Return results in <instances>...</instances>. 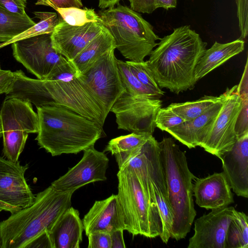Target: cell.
Listing matches in <instances>:
<instances>
[{
  "instance_id": "obj_1",
  "label": "cell",
  "mask_w": 248,
  "mask_h": 248,
  "mask_svg": "<svg viewBox=\"0 0 248 248\" xmlns=\"http://www.w3.org/2000/svg\"><path fill=\"white\" fill-rule=\"evenodd\" d=\"M147 61L159 88L178 94L194 88V70L206 49L207 43L185 25L160 39Z\"/></svg>"
},
{
  "instance_id": "obj_2",
  "label": "cell",
  "mask_w": 248,
  "mask_h": 248,
  "mask_svg": "<svg viewBox=\"0 0 248 248\" xmlns=\"http://www.w3.org/2000/svg\"><path fill=\"white\" fill-rule=\"evenodd\" d=\"M39 130L35 140L52 156L78 153L94 146L103 136V128L63 107L37 108Z\"/></svg>"
},
{
  "instance_id": "obj_3",
  "label": "cell",
  "mask_w": 248,
  "mask_h": 248,
  "mask_svg": "<svg viewBox=\"0 0 248 248\" xmlns=\"http://www.w3.org/2000/svg\"><path fill=\"white\" fill-rule=\"evenodd\" d=\"M73 193L58 190L50 185L38 193L31 205L0 222L1 248H25L34 238L49 232L71 206Z\"/></svg>"
},
{
  "instance_id": "obj_4",
  "label": "cell",
  "mask_w": 248,
  "mask_h": 248,
  "mask_svg": "<svg viewBox=\"0 0 248 248\" xmlns=\"http://www.w3.org/2000/svg\"><path fill=\"white\" fill-rule=\"evenodd\" d=\"M169 202L173 214L170 238L183 239L190 232L196 215L192 181L196 178L188 168L185 153L170 137L158 142Z\"/></svg>"
},
{
  "instance_id": "obj_5",
  "label": "cell",
  "mask_w": 248,
  "mask_h": 248,
  "mask_svg": "<svg viewBox=\"0 0 248 248\" xmlns=\"http://www.w3.org/2000/svg\"><path fill=\"white\" fill-rule=\"evenodd\" d=\"M119 170H126L134 173L148 199L157 205L162 225L159 237L163 243L167 244L170 238L173 214L169 202L158 142L151 136Z\"/></svg>"
},
{
  "instance_id": "obj_6",
  "label": "cell",
  "mask_w": 248,
  "mask_h": 248,
  "mask_svg": "<svg viewBox=\"0 0 248 248\" xmlns=\"http://www.w3.org/2000/svg\"><path fill=\"white\" fill-rule=\"evenodd\" d=\"M98 15L113 37L116 48L129 61H144L160 39L148 21L127 6L118 3L116 7L99 11Z\"/></svg>"
},
{
  "instance_id": "obj_7",
  "label": "cell",
  "mask_w": 248,
  "mask_h": 248,
  "mask_svg": "<svg viewBox=\"0 0 248 248\" xmlns=\"http://www.w3.org/2000/svg\"><path fill=\"white\" fill-rule=\"evenodd\" d=\"M117 175V195L124 230L134 236L141 235L150 238L159 236L162 225L157 205L148 199L134 173L119 170Z\"/></svg>"
},
{
  "instance_id": "obj_8",
  "label": "cell",
  "mask_w": 248,
  "mask_h": 248,
  "mask_svg": "<svg viewBox=\"0 0 248 248\" xmlns=\"http://www.w3.org/2000/svg\"><path fill=\"white\" fill-rule=\"evenodd\" d=\"M49 92V105L60 106L94 122L103 128L102 110L88 85L69 61L44 79Z\"/></svg>"
},
{
  "instance_id": "obj_9",
  "label": "cell",
  "mask_w": 248,
  "mask_h": 248,
  "mask_svg": "<svg viewBox=\"0 0 248 248\" xmlns=\"http://www.w3.org/2000/svg\"><path fill=\"white\" fill-rule=\"evenodd\" d=\"M3 153L7 159L18 161L29 133H38L39 120L31 103L17 98H5L0 110Z\"/></svg>"
},
{
  "instance_id": "obj_10",
  "label": "cell",
  "mask_w": 248,
  "mask_h": 248,
  "mask_svg": "<svg viewBox=\"0 0 248 248\" xmlns=\"http://www.w3.org/2000/svg\"><path fill=\"white\" fill-rule=\"evenodd\" d=\"M162 102L157 97L132 95L124 91L110 111L115 115L118 129L153 135L156 127V116Z\"/></svg>"
},
{
  "instance_id": "obj_11",
  "label": "cell",
  "mask_w": 248,
  "mask_h": 248,
  "mask_svg": "<svg viewBox=\"0 0 248 248\" xmlns=\"http://www.w3.org/2000/svg\"><path fill=\"white\" fill-rule=\"evenodd\" d=\"M51 34H40L11 44L15 59L38 79H47L57 68L68 62L53 48Z\"/></svg>"
},
{
  "instance_id": "obj_12",
  "label": "cell",
  "mask_w": 248,
  "mask_h": 248,
  "mask_svg": "<svg viewBox=\"0 0 248 248\" xmlns=\"http://www.w3.org/2000/svg\"><path fill=\"white\" fill-rule=\"evenodd\" d=\"M112 48L102 55L84 73L80 75L101 106L106 120L116 100L124 91Z\"/></svg>"
},
{
  "instance_id": "obj_13",
  "label": "cell",
  "mask_w": 248,
  "mask_h": 248,
  "mask_svg": "<svg viewBox=\"0 0 248 248\" xmlns=\"http://www.w3.org/2000/svg\"><path fill=\"white\" fill-rule=\"evenodd\" d=\"M237 85L228 88L223 94L221 108L200 147L207 152L219 157L230 151L237 140L235 126L241 108L242 100Z\"/></svg>"
},
{
  "instance_id": "obj_14",
  "label": "cell",
  "mask_w": 248,
  "mask_h": 248,
  "mask_svg": "<svg viewBox=\"0 0 248 248\" xmlns=\"http://www.w3.org/2000/svg\"><path fill=\"white\" fill-rule=\"evenodd\" d=\"M28 167L0 157V211L13 214L33 203L35 196L24 176Z\"/></svg>"
},
{
  "instance_id": "obj_15",
  "label": "cell",
  "mask_w": 248,
  "mask_h": 248,
  "mask_svg": "<svg viewBox=\"0 0 248 248\" xmlns=\"http://www.w3.org/2000/svg\"><path fill=\"white\" fill-rule=\"evenodd\" d=\"M83 151V155L77 164L52 182L51 185L55 188L74 192L88 184L107 180L109 159L104 152L97 151L94 146Z\"/></svg>"
},
{
  "instance_id": "obj_16",
  "label": "cell",
  "mask_w": 248,
  "mask_h": 248,
  "mask_svg": "<svg viewBox=\"0 0 248 248\" xmlns=\"http://www.w3.org/2000/svg\"><path fill=\"white\" fill-rule=\"evenodd\" d=\"M235 211L233 207L228 206L211 210L197 218L187 248H225L227 231Z\"/></svg>"
},
{
  "instance_id": "obj_17",
  "label": "cell",
  "mask_w": 248,
  "mask_h": 248,
  "mask_svg": "<svg viewBox=\"0 0 248 248\" xmlns=\"http://www.w3.org/2000/svg\"><path fill=\"white\" fill-rule=\"evenodd\" d=\"M59 22L51 34L55 50L72 61L94 38L104 30L101 22H93L82 26H72L60 16Z\"/></svg>"
},
{
  "instance_id": "obj_18",
  "label": "cell",
  "mask_w": 248,
  "mask_h": 248,
  "mask_svg": "<svg viewBox=\"0 0 248 248\" xmlns=\"http://www.w3.org/2000/svg\"><path fill=\"white\" fill-rule=\"evenodd\" d=\"M218 158L223 172L233 191L248 197V132L237 139L232 149Z\"/></svg>"
},
{
  "instance_id": "obj_19",
  "label": "cell",
  "mask_w": 248,
  "mask_h": 248,
  "mask_svg": "<svg viewBox=\"0 0 248 248\" xmlns=\"http://www.w3.org/2000/svg\"><path fill=\"white\" fill-rule=\"evenodd\" d=\"M194 180L193 196L199 206L214 210L234 202L232 189L223 171L202 178H196Z\"/></svg>"
},
{
  "instance_id": "obj_20",
  "label": "cell",
  "mask_w": 248,
  "mask_h": 248,
  "mask_svg": "<svg viewBox=\"0 0 248 248\" xmlns=\"http://www.w3.org/2000/svg\"><path fill=\"white\" fill-rule=\"evenodd\" d=\"M82 221L87 236L96 232L110 233L118 229L124 230L117 195L112 194L104 200L96 201Z\"/></svg>"
},
{
  "instance_id": "obj_21",
  "label": "cell",
  "mask_w": 248,
  "mask_h": 248,
  "mask_svg": "<svg viewBox=\"0 0 248 248\" xmlns=\"http://www.w3.org/2000/svg\"><path fill=\"white\" fill-rule=\"evenodd\" d=\"M222 94V100L203 114L171 128L166 132L189 149L200 146L221 108L223 99Z\"/></svg>"
},
{
  "instance_id": "obj_22",
  "label": "cell",
  "mask_w": 248,
  "mask_h": 248,
  "mask_svg": "<svg viewBox=\"0 0 248 248\" xmlns=\"http://www.w3.org/2000/svg\"><path fill=\"white\" fill-rule=\"evenodd\" d=\"M84 230L79 211L71 206L48 232L53 248H79Z\"/></svg>"
},
{
  "instance_id": "obj_23",
  "label": "cell",
  "mask_w": 248,
  "mask_h": 248,
  "mask_svg": "<svg viewBox=\"0 0 248 248\" xmlns=\"http://www.w3.org/2000/svg\"><path fill=\"white\" fill-rule=\"evenodd\" d=\"M245 42L241 39L221 44L215 42L206 49L199 60L194 70V78L197 81L212 70L240 53L244 49Z\"/></svg>"
},
{
  "instance_id": "obj_24",
  "label": "cell",
  "mask_w": 248,
  "mask_h": 248,
  "mask_svg": "<svg viewBox=\"0 0 248 248\" xmlns=\"http://www.w3.org/2000/svg\"><path fill=\"white\" fill-rule=\"evenodd\" d=\"M115 48L114 39L105 27L97 36L91 40L70 63L80 74L84 73L102 55Z\"/></svg>"
},
{
  "instance_id": "obj_25",
  "label": "cell",
  "mask_w": 248,
  "mask_h": 248,
  "mask_svg": "<svg viewBox=\"0 0 248 248\" xmlns=\"http://www.w3.org/2000/svg\"><path fill=\"white\" fill-rule=\"evenodd\" d=\"M152 135L131 133L111 139L104 152H109L114 155L119 170L130 156L139 149Z\"/></svg>"
},
{
  "instance_id": "obj_26",
  "label": "cell",
  "mask_w": 248,
  "mask_h": 248,
  "mask_svg": "<svg viewBox=\"0 0 248 248\" xmlns=\"http://www.w3.org/2000/svg\"><path fill=\"white\" fill-rule=\"evenodd\" d=\"M35 23L27 14H16L0 7V43L9 41Z\"/></svg>"
},
{
  "instance_id": "obj_27",
  "label": "cell",
  "mask_w": 248,
  "mask_h": 248,
  "mask_svg": "<svg viewBox=\"0 0 248 248\" xmlns=\"http://www.w3.org/2000/svg\"><path fill=\"white\" fill-rule=\"evenodd\" d=\"M223 98L205 95L198 100L183 103H173L168 107L185 121H189L205 113Z\"/></svg>"
},
{
  "instance_id": "obj_28",
  "label": "cell",
  "mask_w": 248,
  "mask_h": 248,
  "mask_svg": "<svg viewBox=\"0 0 248 248\" xmlns=\"http://www.w3.org/2000/svg\"><path fill=\"white\" fill-rule=\"evenodd\" d=\"M248 220L245 213L236 210L227 231L225 248H248Z\"/></svg>"
},
{
  "instance_id": "obj_29",
  "label": "cell",
  "mask_w": 248,
  "mask_h": 248,
  "mask_svg": "<svg viewBox=\"0 0 248 248\" xmlns=\"http://www.w3.org/2000/svg\"><path fill=\"white\" fill-rule=\"evenodd\" d=\"M35 17L40 21L12 39L0 43V48L12 44L17 41L44 33H51L59 22L58 14L48 12H35Z\"/></svg>"
},
{
  "instance_id": "obj_30",
  "label": "cell",
  "mask_w": 248,
  "mask_h": 248,
  "mask_svg": "<svg viewBox=\"0 0 248 248\" xmlns=\"http://www.w3.org/2000/svg\"><path fill=\"white\" fill-rule=\"evenodd\" d=\"M118 72L124 91L132 95H144L160 98L156 93L144 86L132 73L126 62L116 60Z\"/></svg>"
},
{
  "instance_id": "obj_31",
  "label": "cell",
  "mask_w": 248,
  "mask_h": 248,
  "mask_svg": "<svg viewBox=\"0 0 248 248\" xmlns=\"http://www.w3.org/2000/svg\"><path fill=\"white\" fill-rule=\"evenodd\" d=\"M54 9L67 24L72 26H82L93 22H101L100 17L93 9L68 7Z\"/></svg>"
},
{
  "instance_id": "obj_32",
  "label": "cell",
  "mask_w": 248,
  "mask_h": 248,
  "mask_svg": "<svg viewBox=\"0 0 248 248\" xmlns=\"http://www.w3.org/2000/svg\"><path fill=\"white\" fill-rule=\"evenodd\" d=\"M126 62L132 73L144 86L157 94L160 97L164 95V93L156 82L147 61L136 62L128 61Z\"/></svg>"
},
{
  "instance_id": "obj_33",
  "label": "cell",
  "mask_w": 248,
  "mask_h": 248,
  "mask_svg": "<svg viewBox=\"0 0 248 248\" xmlns=\"http://www.w3.org/2000/svg\"><path fill=\"white\" fill-rule=\"evenodd\" d=\"M237 91L242 100L241 108L235 126L237 139H238L248 132V84L240 83L237 85Z\"/></svg>"
},
{
  "instance_id": "obj_34",
  "label": "cell",
  "mask_w": 248,
  "mask_h": 248,
  "mask_svg": "<svg viewBox=\"0 0 248 248\" xmlns=\"http://www.w3.org/2000/svg\"><path fill=\"white\" fill-rule=\"evenodd\" d=\"M185 122L186 121L183 118L176 114L168 107L160 108L155 118L156 127L165 131Z\"/></svg>"
},
{
  "instance_id": "obj_35",
  "label": "cell",
  "mask_w": 248,
  "mask_h": 248,
  "mask_svg": "<svg viewBox=\"0 0 248 248\" xmlns=\"http://www.w3.org/2000/svg\"><path fill=\"white\" fill-rule=\"evenodd\" d=\"M248 0H236L237 17L241 31V39H245L248 33Z\"/></svg>"
},
{
  "instance_id": "obj_36",
  "label": "cell",
  "mask_w": 248,
  "mask_h": 248,
  "mask_svg": "<svg viewBox=\"0 0 248 248\" xmlns=\"http://www.w3.org/2000/svg\"><path fill=\"white\" fill-rule=\"evenodd\" d=\"M88 248H111L110 233L104 232H96L88 236Z\"/></svg>"
},
{
  "instance_id": "obj_37",
  "label": "cell",
  "mask_w": 248,
  "mask_h": 248,
  "mask_svg": "<svg viewBox=\"0 0 248 248\" xmlns=\"http://www.w3.org/2000/svg\"><path fill=\"white\" fill-rule=\"evenodd\" d=\"M27 0H0V7L10 12L24 15Z\"/></svg>"
},
{
  "instance_id": "obj_38",
  "label": "cell",
  "mask_w": 248,
  "mask_h": 248,
  "mask_svg": "<svg viewBox=\"0 0 248 248\" xmlns=\"http://www.w3.org/2000/svg\"><path fill=\"white\" fill-rule=\"evenodd\" d=\"M130 8L138 13L151 14L155 9V0H128Z\"/></svg>"
},
{
  "instance_id": "obj_39",
  "label": "cell",
  "mask_w": 248,
  "mask_h": 248,
  "mask_svg": "<svg viewBox=\"0 0 248 248\" xmlns=\"http://www.w3.org/2000/svg\"><path fill=\"white\" fill-rule=\"evenodd\" d=\"M53 248L48 232H45L40 234L30 242L25 248Z\"/></svg>"
},
{
  "instance_id": "obj_40",
  "label": "cell",
  "mask_w": 248,
  "mask_h": 248,
  "mask_svg": "<svg viewBox=\"0 0 248 248\" xmlns=\"http://www.w3.org/2000/svg\"><path fill=\"white\" fill-rule=\"evenodd\" d=\"M42 3H45L53 9L68 7L81 8L83 7L81 0H43Z\"/></svg>"
},
{
  "instance_id": "obj_41",
  "label": "cell",
  "mask_w": 248,
  "mask_h": 248,
  "mask_svg": "<svg viewBox=\"0 0 248 248\" xmlns=\"http://www.w3.org/2000/svg\"><path fill=\"white\" fill-rule=\"evenodd\" d=\"M14 79V75L13 72L0 68V94L5 93L9 90Z\"/></svg>"
},
{
  "instance_id": "obj_42",
  "label": "cell",
  "mask_w": 248,
  "mask_h": 248,
  "mask_svg": "<svg viewBox=\"0 0 248 248\" xmlns=\"http://www.w3.org/2000/svg\"><path fill=\"white\" fill-rule=\"evenodd\" d=\"M122 229L115 230L110 233L111 247V248H125L126 247Z\"/></svg>"
},
{
  "instance_id": "obj_43",
  "label": "cell",
  "mask_w": 248,
  "mask_h": 248,
  "mask_svg": "<svg viewBox=\"0 0 248 248\" xmlns=\"http://www.w3.org/2000/svg\"><path fill=\"white\" fill-rule=\"evenodd\" d=\"M177 0H155V8H163L166 9L175 8Z\"/></svg>"
},
{
  "instance_id": "obj_44",
  "label": "cell",
  "mask_w": 248,
  "mask_h": 248,
  "mask_svg": "<svg viewBox=\"0 0 248 248\" xmlns=\"http://www.w3.org/2000/svg\"><path fill=\"white\" fill-rule=\"evenodd\" d=\"M121 0H99L98 6L101 9H106L114 6Z\"/></svg>"
},
{
  "instance_id": "obj_45",
  "label": "cell",
  "mask_w": 248,
  "mask_h": 248,
  "mask_svg": "<svg viewBox=\"0 0 248 248\" xmlns=\"http://www.w3.org/2000/svg\"><path fill=\"white\" fill-rule=\"evenodd\" d=\"M2 137V127H1V121H0V138Z\"/></svg>"
},
{
  "instance_id": "obj_46",
  "label": "cell",
  "mask_w": 248,
  "mask_h": 248,
  "mask_svg": "<svg viewBox=\"0 0 248 248\" xmlns=\"http://www.w3.org/2000/svg\"><path fill=\"white\" fill-rule=\"evenodd\" d=\"M1 247V236H0V248Z\"/></svg>"
}]
</instances>
